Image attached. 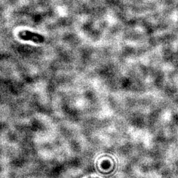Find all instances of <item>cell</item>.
I'll return each mask as SVG.
<instances>
[{
	"instance_id": "6da1fadb",
	"label": "cell",
	"mask_w": 178,
	"mask_h": 178,
	"mask_svg": "<svg viewBox=\"0 0 178 178\" xmlns=\"http://www.w3.org/2000/svg\"><path fill=\"white\" fill-rule=\"evenodd\" d=\"M18 38L24 41H30L36 44H43L45 42V37L37 32L27 30H21L18 33Z\"/></svg>"
}]
</instances>
